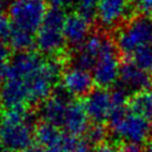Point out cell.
I'll list each match as a JSON object with an SVG mask.
<instances>
[{"instance_id": "cell-1", "label": "cell", "mask_w": 152, "mask_h": 152, "mask_svg": "<svg viewBox=\"0 0 152 152\" xmlns=\"http://www.w3.org/2000/svg\"><path fill=\"white\" fill-rule=\"evenodd\" d=\"M61 64L34 51L18 52L9 60L0 88V104L6 110L23 109L43 102L60 79Z\"/></svg>"}, {"instance_id": "cell-2", "label": "cell", "mask_w": 152, "mask_h": 152, "mask_svg": "<svg viewBox=\"0 0 152 152\" xmlns=\"http://www.w3.org/2000/svg\"><path fill=\"white\" fill-rule=\"evenodd\" d=\"M34 133V118L27 108L6 110L0 118V150L25 151L32 147Z\"/></svg>"}, {"instance_id": "cell-3", "label": "cell", "mask_w": 152, "mask_h": 152, "mask_svg": "<svg viewBox=\"0 0 152 152\" xmlns=\"http://www.w3.org/2000/svg\"><path fill=\"white\" fill-rule=\"evenodd\" d=\"M109 127L114 138L124 143L138 145L144 143L152 133L150 120L127 107L113 109L109 118Z\"/></svg>"}, {"instance_id": "cell-4", "label": "cell", "mask_w": 152, "mask_h": 152, "mask_svg": "<svg viewBox=\"0 0 152 152\" xmlns=\"http://www.w3.org/2000/svg\"><path fill=\"white\" fill-rule=\"evenodd\" d=\"M152 40V18L147 16L134 17L118 30L115 47L128 59H132L138 52L143 50Z\"/></svg>"}, {"instance_id": "cell-5", "label": "cell", "mask_w": 152, "mask_h": 152, "mask_svg": "<svg viewBox=\"0 0 152 152\" xmlns=\"http://www.w3.org/2000/svg\"><path fill=\"white\" fill-rule=\"evenodd\" d=\"M66 17L61 9L48 10L42 26L36 34V46L41 55L56 56L64 50L67 43L64 34Z\"/></svg>"}, {"instance_id": "cell-6", "label": "cell", "mask_w": 152, "mask_h": 152, "mask_svg": "<svg viewBox=\"0 0 152 152\" xmlns=\"http://www.w3.org/2000/svg\"><path fill=\"white\" fill-rule=\"evenodd\" d=\"M48 12L46 0H11L8 17L17 29L37 34Z\"/></svg>"}, {"instance_id": "cell-7", "label": "cell", "mask_w": 152, "mask_h": 152, "mask_svg": "<svg viewBox=\"0 0 152 152\" xmlns=\"http://www.w3.org/2000/svg\"><path fill=\"white\" fill-rule=\"evenodd\" d=\"M120 69L121 64L119 61L118 49L113 41L108 38L91 72L94 83H97L99 88L112 87L118 82Z\"/></svg>"}, {"instance_id": "cell-8", "label": "cell", "mask_w": 152, "mask_h": 152, "mask_svg": "<svg viewBox=\"0 0 152 152\" xmlns=\"http://www.w3.org/2000/svg\"><path fill=\"white\" fill-rule=\"evenodd\" d=\"M152 86L151 73L143 70L132 61H126L121 64L118 79V87L123 89L128 94L148 91Z\"/></svg>"}, {"instance_id": "cell-9", "label": "cell", "mask_w": 152, "mask_h": 152, "mask_svg": "<svg viewBox=\"0 0 152 152\" xmlns=\"http://www.w3.org/2000/svg\"><path fill=\"white\" fill-rule=\"evenodd\" d=\"M83 107L90 120L102 124L104 121H109L114 109L112 94L109 90L98 87L86 96Z\"/></svg>"}, {"instance_id": "cell-10", "label": "cell", "mask_w": 152, "mask_h": 152, "mask_svg": "<svg viewBox=\"0 0 152 152\" xmlns=\"http://www.w3.org/2000/svg\"><path fill=\"white\" fill-rule=\"evenodd\" d=\"M92 73L77 66L68 68L61 76L62 90L68 96L78 98L86 97L93 90Z\"/></svg>"}, {"instance_id": "cell-11", "label": "cell", "mask_w": 152, "mask_h": 152, "mask_svg": "<svg viewBox=\"0 0 152 152\" xmlns=\"http://www.w3.org/2000/svg\"><path fill=\"white\" fill-rule=\"evenodd\" d=\"M130 12L129 0H99L97 18L103 28L110 29L121 23Z\"/></svg>"}, {"instance_id": "cell-12", "label": "cell", "mask_w": 152, "mask_h": 152, "mask_svg": "<svg viewBox=\"0 0 152 152\" xmlns=\"http://www.w3.org/2000/svg\"><path fill=\"white\" fill-rule=\"evenodd\" d=\"M70 101L71 100L69 99L68 94L64 90L62 92L51 94L40 106V109H39L40 117L42 118L45 122L61 128Z\"/></svg>"}, {"instance_id": "cell-13", "label": "cell", "mask_w": 152, "mask_h": 152, "mask_svg": "<svg viewBox=\"0 0 152 152\" xmlns=\"http://www.w3.org/2000/svg\"><path fill=\"white\" fill-rule=\"evenodd\" d=\"M107 39H108V37L104 34H91L87 39V41L77 49V52L75 55V58H73L75 66L86 69V70L93 69L101 51L103 50Z\"/></svg>"}, {"instance_id": "cell-14", "label": "cell", "mask_w": 152, "mask_h": 152, "mask_svg": "<svg viewBox=\"0 0 152 152\" xmlns=\"http://www.w3.org/2000/svg\"><path fill=\"white\" fill-rule=\"evenodd\" d=\"M90 20L78 12L68 15L64 25V34L66 42L72 48L78 49L87 41L90 34Z\"/></svg>"}, {"instance_id": "cell-15", "label": "cell", "mask_w": 152, "mask_h": 152, "mask_svg": "<svg viewBox=\"0 0 152 152\" xmlns=\"http://www.w3.org/2000/svg\"><path fill=\"white\" fill-rule=\"evenodd\" d=\"M61 128L68 135L75 138L87 132L89 129V117L86 112L83 103L76 100L70 101Z\"/></svg>"}, {"instance_id": "cell-16", "label": "cell", "mask_w": 152, "mask_h": 152, "mask_svg": "<svg viewBox=\"0 0 152 152\" xmlns=\"http://www.w3.org/2000/svg\"><path fill=\"white\" fill-rule=\"evenodd\" d=\"M66 135L67 134H64L60 131V128L42 121L36 127L34 138L40 145L47 149H50L62 143Z\"/></svg>"}, {"instance_id": "cell-17", "label": "cell", "mask_w": 152, "mask_h": 152, "mask_svg": "<svg viewBox=\"0 0 152 152\" xmlns=\"http://www.w3.org/2000/svg\"><path fill=\"white\" fill-rule=\"evenodd\" d=\"M130 109L149 120L152 117V92L144 91L134 94L130 100Z\"/></svg>"}, {"instance_id": "cell-18", "label": "cell", "mask_w": 152, "mask_h": 152, "mask_svg": "<svg viewBox=\"0 0 152 152\" xmlns=\"http://www.w3.org/2000/svg\"><path fill=\"white\" fill-rule=\"evenodd\" d=\"M9 45L18 52L29 51L31 47L36 45V34L15 28L10 37V40H9Z\"/></svg>"}, {"instance_id": "cell-19", "label": "cell", "mask_w": 152, "mask_h": 152, "mask_svg": "<svg viewBox=\"0 0 152 152\" xmlns=\"http://www.w3.org/2000/svg\"><path fill=\"white\" fill-rule=\"evenodd\" d=\"M98 4L99 0H77L75 6L77 12L91 21L93 18L97 17Z\"/></svg>"}, {"instance_id": "cell-20", "label": "cell", "mask_w": 152, "mask_h": 152, "mask_svg": "<svg viewBox=\"0 0 152 152\" xmlns=\"http://www.w3.org/2000/svg\"><path fill=\"white\" fill-rule=\"evenodd\" d=\"M107 130L100 123H94L93 126L89 127V129L86 132V137H87V141L90 144H99L103 143V141L106 139Z\"/></svg>"}, {"instance_id": "cell-21", "label": "cell", "mask_w": 152, "mask_h": 152, "mask_svg": "<svg viewBox=\"0 0 152 152\" xmlns=\"http://www.w3.org/2000/svg\"><path fill=\"white\" fill-rule=\"evenodd\" d=\"M13 29L15 27L9 17L0 16V40L4 41V43H8L13 32Z\"/></svg>"}, {"instance_id": "cell-22", "label": "cell", "mask_w": 152, "mask_h": 152, "mask_svg": "<svg viewBox=\"0 0 152 152\" xmlns=\"http://www.w3.org/2000/svg\"><path fill=\"white\" fill-rule=\"evenodd\" d=\"M69 152H93V150L91 149V144L87 140H79L76 138L69 149Z\"/></svg>"}, {"instance_id": "cell-23", "label": "cell", "mask_w": 152, "mask_h": 152, "mask_svg": "<svg viewBox=\"0 0 152 152\" xmlns=\"http://www.w3.org/2000/svg\"><path fill=\"white\" fill-rule=\"evenodd\" d=\"M48 2L52 6V8L64 10V9L70 8L71 6L76 4L77 0H48Z\"/></svg>"}, {"instance_id": "cell-24", "label": "cell", "mask_w": 152, "mask_h": 152, "mask_svg": "<svg viewBox=\"0 0 152 152\" xmlns=\"http://www.w3.org/2000/svg\"><path fill=\"white\" fill-rule=\"evenodd\" d=\"M9 59V48L7 43L0 40V67L6 66L7 60Z\"/></svg>"}, {"instance_id": "cell-25", "label": "cell", "mask_w": 152, "mask_h": 152, "mask_svg": "<svg viewBox=\"0 0 152 152\" xmlns=\"http://www.w3.org/2000/svg\"><path fill=\"white\" fill-rule=\"evenodd\" d=\"M118 152H143V149H141V147L138 144L123 143L118 149Z\"/></svg>"}, {"instance_id": "cell-26", "label": "cell", "mask_w": 152, "mask_h": 152, "mask_svg": "<svg viewBox=\"0 0 152 152\" xmlns=\"http://www.w3.org/2000/svg\"><path fill=\"white\" fill-rule=\"evenodd\" d=\"M93 152H118V150L109 142H103V143L97 145Z\"/></svg>"}, {"instance_id": "cell-27", "label": "cell", "mask_w": 152, "mask_h": 152, "mask_svg": "<svg viewBox=\"0 0 152 152\" xmlns=\"http://www.w3.org/2000/svg\"><path fill=\"white\" fill-rule=\"evenodd\" d=\"M7 7H8L7 1L6 0H0V16H2V13H4V11L6 10Z\"/></svg>"}, {"instance_id": "cell-28", "label": "cell", "mask_w": 152, "mask_h": 152, "mask_svg": "<svg viewBox=\"0 0 152 152\" xmlns=\"http://www.w3.org/2000/svg\"><path fill=\"white\" fill-rule=\"evenodd\" d=\"M22 152H43V150L41 148H39V147H30V148H28L27 150H25V151Z\"/></svg>"}, {"instance_id": "cell-29", "label": "cell", "mask_w": 152, "mask_h": 152, "mask_svg": "<svg viewBox=\"0 0 152 152\" xmlns=\"http://www.w3.org/2000/svg\"><path fill=\"white\" fill-rule=\"evenodd\" d=\"M143 152H152V141L147 143V145L143 149Z\"/></svg>"}, {"instance_id": "cell-30", "label": "cell", "mask_w": 152, "mask_h": 152, "mask_svg": "<svg viewBox=\"0 0 152 152\" xmlns=\"http://www.w3.org/2000/svg\"><path fill=\"white\" fill-rule=\"evenodd\" d=\"M152 92V91H151ZM150 123H151V130H152V117H151V119H150Z\"/></svg>"}, {"instance_id": "cell-31", "label": "cell", "mask_w": 152, "mask_h": 152, "mask_svg": "<svg viewBox=\"0 0 152 152\" xmlns=\"http://www.w3.org/2000/svg\"><path fill=\"white\" fill-rule=\"evenodd\" d=\"M0 152H6V151H4V150H0Z\"/></svg>"}, {"instance_id": "cell-32", "label": "cell", "mask_w": 152, "mask_h": 152, "mask_svg": "<svg viewBox=\"0 0 152 152\" xmlns=\"http://www.w3.org/2000/svg\"><path fill=\"white\" fill-rule=\"evenodd\" d=\"M151 15H152V12H151Z\"/></svg>"}]
</instances>
